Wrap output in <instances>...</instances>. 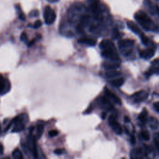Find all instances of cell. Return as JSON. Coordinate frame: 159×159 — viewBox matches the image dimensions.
<instances>
[{
  "label": "cell",
  "mask_w": 159,
  "mask_h": 159,
  "mask_svg": "<svg viewBox=\"0 0 159 159\" xmlns=\"http://www.w3.org/2000/svg\"><path fill=\"white\" fill-rule=\"evenodd\" d=\"M99 47L102 50L101 54L102 57L113 61L119 60L116 47L112 40L104 39L101 42Z\"/></svg>",
  "instance_id": "1"
},
{
  "label": "cell",
  "mask_w": 159,
  "mask_h": 159,
  "mask_svg": "<svg viewBox=\"0 0 159 159\" xmlns=\"http://www.w3.org/2000/svg\"><path fill=\"white\" fill-rule=\"evenodd\" d=\"M134 18L142 27L147 30H155L157 27L152 20L143 11H139L134 14Z\"/></svg>",
  "instance_id": "2"
},
{
  "label": "cell",
  "mask_w": 159,
  "mask_h": 159,
  "mask_svg": "<svg viewBox=\"0 0 159 159\" xmlns=\"http://www.w3.org/2000/svg\"><path fill=\"white\" fill-rule=\"evenodd\" d=\"M28 116L27 114L22 113L15 118H14L11 122L9 123V125L6 128V130L10 127V126L13 125L12 132H19L24 129L27 122H28Z\"/></svg>",
  "instance_id": "3"
},
{
  "label": "cell",
  "mask_w": 159,
  "mask_h": 159,
  "mask_svg": "<svg viewBox=\"0 0 159 159\" xmlns=\"http://www.w3.org/2000/svg\"><path fill=\"white\" fill-rule=\"evenodd\" d=\"M134 43V40L132 39H122L119 40L118 46L124 55H128L132 52Z\"/></svg>",
  "instance_id": "4"
},
{
  "label": "cell",
  "mask_w": 159,
  "mask_h": 159,
  "mask_svg": "<svg viewBox=\"0 0 159 159\" xmlns=\"http://www.w3.org/2000/svg\"><path fill=\"white\" fill-rule=\"evenodd\" d=\"M43 18L45 22L48 25L53 24L56 19V14L55 11L48 6H47L45 7L43 12Z\"/></svg>",
  "instance_id": "5"
},
{
  "label": "cell",
  "mask_w": 159,
  "mask_h": 159,
  "mask_svg": "<svg viewBox=\"0 0 159 159\" xmlns=\"http://www.w3.org/2000/svg\"><path fill=\"white\" fill-rule=\"evenodd\" d=\"M11 89V83L9 80L0 74V95L7 93Z\"/></svg>",
  "instance_id": "6"
},
{
  "label": "cell",
  "mask_w": 159,
  "mask_h": 159,
  "mask_svg": "<svg viewBox=\"0 0 159 159\" xmlns=\"http://www.w3.org/2000/svg\"><path fill=\"white\" fill-rule=\"evenodd\" d=\"M108 122L109 125L112 129L113 131L117 135H120L122 133V129L120 124L116 120V117L114 116H111L109 117Z\"/></svg>",
  "instance_id": "7"
},
{
  "label": "cell",
  "mask_w": 159,
  "mask_h": 159,
  "mask_svg": "<svg viewBox=\"0 0 159 159\" xmlns=\"http://www.w3.org/2000/svg\"><path fill=\"white\" fill-rule=\"evenodd\" d=\"M148 96V93L145 90H141L134 93L132 96L134 98L135 102H140L144 101Z\"/></svg>",
  "instance_id": "8"
},
{
  "label": "cell",
  "mask_w": 159,
  "mask_h": 159,
  "mask_svg": "<svg viewBox=\"0 0 159 159\" xmlns=\"http://www.w3.org/2000/svg\"><path fill=\"white\" fill-rule=\"evenodd\" d=\"M154 73L159 74V59H155L152 61V66L146 73V75L148 76Z\"/></svg>",
  "instance_id": "9"
},
{
  "label": "cell",
  "mask_w": 159,
  "mask_h": 159,
  "mask_svg": "<svg viewBox=\"0 0 159 159\" xmlns=\"http://www.w3.org/2000/svg\"><path fill=\"white\" fill-rule=\"evenodd\" d=\"M140 56L143 59L149 60L152 58L155 55V50L152 48H148L140 51Z\"/></svg>",
  "instance_id": "10"
},
{
  "label": "cell",
  "mask_w": 159,
  "mask_h": 159,
  "mask_svg": "<svg viewBox=\"0 0 159 159\" xmlns=\"http://www.w3.org/2000/svg\"><path fill=\"white\" fill-rule=\"evenodd\" d=\"M104 94L106 95V96L111 99L112 101H113L115 103L119 104V105H120L121 104V101L120 99L113 93L111 91H110L108 88H104Z\"/></svg>",
  "instance_id": "11"
},
{
  "label": "cell",
  "mask_w": 159,
  "mask_h": 159,
  "mask_svg": "<svg viewBox=\"0 0 159 159\" xmlns=\"http://www.w3.org/2000/svg\"><path fill=\"white\" fill-rule=\"evenodd\" d=\"M127 25L128 28H129L130 30H132V31L133 32H134L135 34L139 35V36H140V35L143 34V32L141 31L140 29V28L138 27V25H137L135 23H134V22L130 21V20L127 21Z\"/></svg>",
  "instance_id": "12"
},
{
  "label": "cell",
  "mask_w": 159,
  "mask_h": 159,
  "mask_svg": "<svg viewBox=\"0 0 159 159\" xmlns=\"http://www.w3.org/2000/svg\"><path fill=\"white\" fill-rule=\"evenodd\" d=\"M78 42L80 43L86 44L89 46H95L96 44V41L91 38L89 37H81L78 40Z\"/></svg>",
  "instance_id": "13"
},
{
  "label": "cell",
  "mask_w": 159,
  "mask_h": 159,
  "mask_svg": "<svg viewBox=\"0 0 159 159\" xmlns=\"http://www.w3.org/2000/svg\"><path fill=\"white\" fill-rule=\"evenodd\" d=\"M103 66L108 70H116L119 66V63H104L103 64Z\"/></svg>",
  "instance_id": "14"
},
{
  "label": "cell",
  "mask_w": 159,
  "mask_h": 159,
  "mask_svg": "<svg viewBox=\"0 0 159 159\" xmlns=\"http://www.w3.org/2000/svg\"><path fill=\"white\" fill-rule=\"evenodd\" d=\"M124 83V79L123 78H119L115 80H113L111 81V83L112 84V86L115 87H120Z\"/></svg>",
  "instance_id": "15"
},
{
  "label": "cell",
  "mask_w": 159,
  "mask_h": 159,
  "mask_svg": "<svg viewBox=\"0 0 159 159\" xmlns=\"http://www.w3.org/2000/svg\"><path fill=\"white\" fill-rule=\"evenodd\" d=\"M43 129H44V126L43 125L39 124L37 125V129H36V134L35 135V139H39L41 137L43 132Z\"/></svg>",
  "instance_id": "16"
},
{
  "label": "cell",
  "mask_w": 159,
  "mask_h": 159,
  "mask_svg": "<svg viewBox=\"0 0 159 159\" xmlns=\"http://www.w3.org/2000/svg\"><path fill=\"white\" fill-rule=\"evenodd\" d=\"M138 119L142 122H145L147 120V111L144 109L142 112L139 114L138 116Z\"/></svg>",
  "instance_id": "17"
},
{
  "label": "cell",
  "mask_w": 159,
  "mask_h": 159,
  "mask_svg": "<svg viewBox=\"0 0 159 159\" xmlns=\"http://www.w3.org/2000/svg\"><path fill=\"white\" fill-rule=\"evenodd\" d=\"M120 75V72L116 70H109V71H107L106 73V75L107 78H111L117 76H119Z\"/></svg>",
  "instance_id": "18"
},
{
  "label": "cell",
  "mask_w": 159,
  "mask_h": 159,
  "mask_svg": "<svg viewBox=\"0 0 159 159\" xmlns=\"http://www.w3.org/2000/svg\"><path fill=\"white\" fill-rule=\"evenodd\" d=\"M12 155L13 157V158H17V159H21L23 158V155L22 152H20V150H19L18 148L15 149L12 153Z\"/></svg>",
  "instance_id": "19"
},
{
  "label": "cell",
  "mask_w": 159,
  "mask_h": 159,
  "mask_svg": "<svg viewBox=\"0 0 159 159\" xmlns=\"http://www.w3.org/2000/svg\"><path fill=\"white\" fill-rule=\"evenodd\" d=\"M154 143L157 150L159 152V133L155 134L154 136Z\"/></svg>",
  "instance_id": "20"
},
{
  "label": "cell",
  "mask_w": 159,
  "mask_h": 159,
  "mask_svg": "<svg viewBox=\"0 0 159 159\" xmlns=\"http://www.w3.org/2000/svg\"><path fill=\"white\" fill-rule=\"evenodd\" d=\"M17 9H18V13H19V19H20L21 20H25V16L24 15V14L22 12V11H21L20 7L19 6H17Z\"/></svg>",
  "instance_id": "21"
},
{
  "label": "cell",
  "mask_w": 159,
  "mask_h": 159,
  "mask_svg": "<svg viewBox=\"0 0 159 159\" xmlns=\"http://www.w3.org/2000/svg\"><path fill=\"white\" fill-rule=\"evenodd\" d=\"M140 37L142 42L144 45H147L148 43V42H149V39H148V38L147 37H146L143 34H142Z\"/></svg>",
  "instance_id": "22"
},
{
  "label": "cell",
  "mask_w": 159,
  "mask_h": 159,
  "mask_svg": "<svg viewBox=\"0 0 159 159\" xmlns=\"http://www.w3.org/2000/svg\"><path fill=\"white\" fill-rule=\"evenodd\" d=\"M141 136L142 138L145 140H148L150 139V135L147 131H142L141 132Z\"/></svg>",
  "instance_id": "23"
},
{
  "label": "cell",
  "mask_w": 159,
  "mask_h": 159,
  "mask_svg": "<svg viewBox=\"0 0 159 159\" xmlns=\"http://www.w3.org/2000/svg\"><path fill=\"white\" fill-rule=\"evenodd\" d=\"M87 1L89 4L90 7L99 4V0H87Z\"/></svg>",
  "instance_id": "24"
},
{
  "label": "cell",
  "mask_w": 159,
  "mask_h": 159,
  "mask_svg": "<svg viewBox=\"0 0 159 159\" xmlns=\"http://www.w3.org/2000/svg\"><path fill=\"white\" fill-rule=\"evenodd\" d=\"M20 39L21 41H22L24 42H27V36L26 33L25 32H22L20 35Z\"/></svg>",
  "instance_id": "25"
},
{
  "label": "cell",
  "mask_w": 159,
  "mask_h": 159,
  "mask_svg": "<svg viewBox=\"0 0 159 159\" xmlns=\"http://www.w3.org/2000/svg\"><path fill=\"white\" fill-rule=\"evenodd\" d=\"M58 134V132L57 130H52L48 132V135L50 137H53L55 136H57Z\"/></svg>",
  "instance_id": "26"
},
{
  "label": "cell",
  "mask_w": 159,
  "mask_h": 159,
  "mask_svg": "<svg viewBox=\"0 0 159 159\" xmlns=\"http://www.w3.org/2000/svg\"><path fill=\"white\" fill-rule=\"evenodd\" d=\"M42 23V21L40 20H37V21H35V22L34 23V25H33V27L35 28V29H38L40 27H41Z\"/></svg>",
  "instance_id": "27"
},
{
  "label": "cell",
  "mask_w": 159,
  "mask_h": 159,
  "mask_svg": "<svg viewBox=\"0 0 159 159\" xmlns=\"http://www.w3.org/2000/svg\"><path fill=\"white\" fill-rule=\"evenodd\" d=\"M38 16H39V11L37 10L32 11L29 14V16L30 17H37Z\"/></svg>",
  "instance_id": "28"
},
{
  "label": "cell",
  "mask_w": 159,
  "mask_h": 159,
  "mask_svg": "<svg viewBox=\"0 0 159 159\" xmlns=\"http://www.w3.org/2000/svg\"><path fill=\"white\" fill-rule=\"evenodd\" d=\"M120 36L119 32L117 30V29H115L113 32V37L114 39H118Z\"/></svg>",
  "instance_id": "29"
},
{
  "label": "cell",
  "mask_w": 159,
  "mask_h": 159,
  "mask_svg": "<svg viewBox=\"0 0 159 159\" xmlns=\"http://www.w3.org/2000/svg\"><path fill=\"white\" fill-rule=\"evenodd\" d=\"M65 152L64 149H62V148H57L56 149L55 151H54V153L57 155H61L62 154L63 152Z\"/></svg>",
  "instance_id": "30"
},
{
  "label": "cell",
  "mask_w": 159,
  "mask_h": 159,
  "mask_svg": "<svg viewBox=\"0 0 159 159\" xmlns=\"http://www.w3.org/2000/svg\"><path fill=\"white\" fill-rule=\"evenodd\" d=\"M153 107L157 112H159V101H157L153 103Z\"/></svg>",
  "instance_id": "31"
},
{
  "label": "cell",
  "mask_w": 159,
  "mask_h": 159,
  "mask_svg": "<svg viewBox=\"0 0 159 159\" xmlns=\"http://www.w3.org/2000/svg\"><path fill=\"white\" fill-rule=\"evenodd\" d=\"M130 141H131V143H132V144L135 143V142H136V139H135V137L134 135H132V136H131Z\"/></svg>",
  "instance_id": "32"
},
{
  "label": "cell",
  "mask_w": 159,
  "mask_h": 159,
  "mask_svg": "<svg viewBox=\"0 0 159 159\" xmlns=\"http://www.w3.org/2000/svg\"><path fill=\"white\" fill-rule=\"evenodd\" d=\"M3 151H4V150H3V146H2V145L1 143H0V154H1V155H2Z\"/></svg>",
  "instance_id": "33"
},
{
  "label": "cell",
  "mask_w": 159,
  "mask_h": 159,
  "mask_svg": "<svg viewBox=\"0 0 159 159\" xmlns=\"http://www.w3.org/2000/svg\"><path fill=\"white\" fill-rule=\"evenodd\" d=\"M35 40V39H33L32 41H30V42H28V43H27V45H28V47H30V46L32 45L34 43V42H35V40Z\"/></svg>",
  "instance_id": "34"
},
{
  "label": "cell",
  "mask_w": 159,
  "mask_h": 159,
  "mask_svg": "<svg viewBox=\"0 0 159 159\" xmlns=\"http://www.w3.org/2000/svg\"><path fill=\"white\" fill-rule=\"evenodd\" d=\"M155 10H156V12L157 13V14L159 16V7L157 5L155 6Z\"/></svg>",
  "instance_id": "35"
},
{
  "label": "cell",
  "mask_w": 159,
  "mask_h": 159,
  "mask_svg": "<svg viewBox=\"0 0 159 159\" xmlns=\"http://www.w3.org/2000/svg\"><path fill=\"white\" fill-rule=\"evenodd\" d=\"M59 0H48V2H52V3H53V2H57V1H58Z\"/></svg>",
  "instance_id": "36"
},
{
  "label": "cell",
  "mask_w": 159,
  "mask_h": 159,
  "mask_svg": "<svg viewBox=\"0 0 159 159\" xmlns=\"http://www.w3.org/2000/svg\"><path fill=\"white\" fill-rule=\"evenodd\" d=\"M125 122H129V121H130L129 118L128 117L125 116Z\"/></svg>",
  "instance_id": "37"
},
{
  "label": "cell",
  "mask_w": 159,
  "mask_h": 159,
  "mask_svg": "<svg viewBox=\"0 0 159 159\" xmlns=\"http://www.w3.org/2000/svg\"><path fill=\"white\" fill-rule=\"evenodd\" d=\"M105 116H106V114H105V112H103L102 113V118L104 119H105Z\"/></svg>",
  "instance_id": "38"
},
{
  "label": "cell",
  "mask_w": 159,
  "mask_h": 159,
  "mask_svg": "<svg viewBox=\"0 0 159 159\" xmlns=\"http://www.w3.org/2000/svg\"><path fill=\"white\" fill-rule=\"evenodd\" d=\"M0 132H1V125H0Z\"/></svg>",
  "instance_id": "39"
}]
</instances>
